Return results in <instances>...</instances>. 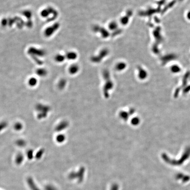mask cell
Segmentation results:
<instances>
[{"mask_svg":"<svg viewBox=\"0 0 190 190\" xmlns=\"http://www.w3.org/2000/svg\"><path fill=\"white\" fill-rule=\"evenodd\" d=\"M47 107L41 104H38L36 106V110L38 112L37 117L38 118H43L46 116V113L49 109H47Z\"/></svg>","mask_w":190,"mask_h":190,"instance_id":"obj_2","label":"cell"},{"mask_svg":"<svg viewBox=\"0 0 190 190\" xmlns=\"http://www.w3.org/2000/svg\"><path fill=\"white\" fill-rule=\"evenodd\" d=\"M26 181L31 190H41L34 182L33 178L31 177H29L27 178Z\"/></svg>","mask_w":190,"mask_h":190,"instance_id":"obj_4","label":"cell"},{"mask_svg":"<svg viewBox=\"0 0 190 190\" xmlns=\"http://www.w3.org/2000/svg\"><path fill=\"white\" fill-rule=\"evenodd\" d=\"M79 70V67L78 65L73 64L69 67V72L71 74H75L78 72Z\"/></svg>","mask_w":190,"mask_h":190,"instance_id":"obj_8","label":"cell"},{"mask_svg":"<svg viewBox=\"0 0 190 190\" xmlns=\"http://www.w3.org/2000/svg\"><path fill=\"white\" fill-rule=\"evenodd\" d=\"M126 64L125 63L123 62H119L116 65L115 68L117 71H121L123 70L126 68Z\"/></svg>","mask_w":190,"mask_h":190,"instance_id":"obj_9","label":"cell"},{"mask_svg":"<svg viewBox=\"0 0 190 190\" xmlns=\"http://www.w3.org/2000/svg\"><path fill=\"white\" fill-rule=\"evenodd\" d=\"M16 144L19 146L23 147V146H25V145H26V141L24 140L20 139V140H17V142H16Z\"/></svg>","mask_w":190,"mask_h":190,"instance_id":"obj_16","label":"cell"},{"mask_svg":"<svg viewBox=\"0 0 190 190\" xmlns=\"http://www.w3.org/2000/svg\"><path fill=\"white\" fill-rule=\"evenodd\" d=\"M59 24L56 23L52 26L50 28V29H49V31H48V34L49 35H51L53 33H54V32L56 31L57 29L59 27Z\"/></svg>","mask_w":190,"mask_h":190,"instance_id":"obj_11","label":"cell"},{"mask_svg":"<svg viewBox=\"0 0 190 190\" xmlns=\"http://www.w3.org/2000/svg\"><path fill=\"white\" fill-rule=\"evenodd\" d=\"M26 155L28 159L29 160H31L33 159L34 157V151L32 150H28L26 153Z\"/></svg>","mask_w":190,"mask_h":190,"instance_id":"obj_17","label":"cell"},{"mask_svg":"<svg viewBox=\"0 0 190 190\" xmlns=\"http://www.w3.org/2000/svg\"><path fill=\"white\" fill-rule=\"evenodd\" d=\"M117 22H111L109 24L108 27H109V29L111 30H113L115 31L116 30H117Z\"/></svg>","mask_w":190,"mask_h":190,"instance_id":"obj_12","label":"cell"},{"mask_svg":"<svg viewBox=\"0 0 190 190\" xmlns=\"http://www.w3.org/2000/svg\"><path fill=\"white\" fill-rule=\"evenodd\" d=\"M44 153V149H42L40 150L36 154V158H37V159H40L42 157Z\"/></svg>","mask_w":190,"mask_h":190,"instance_id":"obj_14","label":"cell"},{"mask_svg":"<svg viewBox=\"0 0 190 190\" xmlns=\"http://www.w3.org/2000/svg\"><path fill=\"white\" fill-rule=\"evenodd\" d=\"M23 160L24 157L23 154L20 153L17 154V156H16V160H15L16 163L17 165H20L23 161Z\"/></svg>","mask_w":190,"mask_h":190,"instance_id":"obj_10","label":"cell"},{"mask_svg":"<svg viewBox=\"0 0 190 190\" xmlns=\"http://www.w3.org/2000/svg\"><path fill=\"white\" fill-rule=\"evenodd\" d=\"M139 121V120L137 118H134L132 120V123L134 125H136L138 124Z\"/></svg>","mask_w":190,"mask_h":190,"instance_id":"obj_22","label":"cell"},{"mask_svg":"<svg viewBox=\"0 0 190 190\" xmlns=\"http://www.w3.org/2000/svg\"><path fill=\"white\" fill-rule=\"evenodd\" d=\"M8 126V123L6 121H2L0 123V131H2L3 129H4L6 128Z\"/></svg>","mask_w":190,"mask_h":190,"instance_id":"obj_19","label":"cell"},{"mask_svg":"<svg viewBox=\"0 0 190 190\" xmlns=\"http://www.w3.org/2000/svg\"><path fill=\"white\" fill-rule=\"evenodd\" d=\"M93 30L96 32H99L103 38H107L110 36V33L107 30L99 26L95 25L93 27Z\"/></svg>","mask_w":190,"mask_h":190,"instance_id":"obj_3","label":"cell"},{"mask_svg":"<svg viewBox=\"0 0 190 190\" xmlns=\"http://www.w3.org/2000/svg\"><path fill=\"white\" fill-rule=\"evenodd\" d=\"M66 58L70 60H74L78 57V54L74 51H69L65 55Z\"/></svg>","mask_w":190,"mask_h":190,"instance_id":"obj_6","label":"cell"},{"mask_svg":"<svg viewBox=\"0 0 190 190\" xmlns=\"http://www.w3.org/2000/svg\"><path fill=\"white\" fill-rule=\"evenodd\" d=\"M37 80L36 79L34 78H31V79L29 80V84L30 86H36L37 84Z\"/></svg>","mask_w":190,"mask_h":190,"instance_id":"obj_20","label":"cell"},{"mask_svg":"<svg viewBox=\"0 0 190 190\" xmlns=\"http://www.w3.org/2000/svg\"><path fill=\"white\" fill-rule=\"evenodd\" d=\"M109 54V50L107 49H104L100 51L97 55L93 56L91 57V60L95 63H98L101 61L103 58L107 56Z\"/></svg>","mask_w":190,"mask_h":190,"instance_id":"obj_1","label":"cell"},{"mask_svg":"<svg viewBox=\"0 0 190 190\" xmlns=\"http://www.w3.org/2000/svg\"><path fill=\"white\" fill-rule=\"evenodd\" d=\"M131 14H132V13L131 12L129 11L127 12V14L125 16L121 17L120 20V22L122 25H126L128 23L129 20V17L130 16Z\"/></svg>","mask_w":190,"mask_h":190,"instance_id":"obj_7","label":"cell"},{"mask_svg":"<svg viewBox=\"0 0 190 190\" xmlns=\"http://www.w3.org/2000/svg\"><path fill=\"white\" fill-rule=\"evenodd\" d=\"M111 190H118V186L117 184H114L111 187Z\"/></svg>","mask_w":190,"mask_h":190,"instance_id":"obj_23","label":"cell"},{"mask_svg":"<svg viewBox=\"0 0 190 190\" xmlns=\"http://www.w3.org/2000/svg\"><path fill=\"white\" fill-rule=\"evenodd\" d=\"M65 140V136L64 135L60 134L57 136L56 140L58 142L61 143L64 142Z\"/></svg>","mask_w":190,"mask_h":190,"instance_id":"obj_15","label":"cell"},{"mask_svg":"<svg viewBox=\"0 0 190 190\" xmlns=\"http://www.w3.org/2000/svg\"><path fill=\"white\" fill-rule=\"evenodd\" d=\"M45 190H57L54 186L51 184H48L45 187Z\"/></svg>","mask_w":190,"mask_h":190,"instance_id":"obj_21","label":"cell"},{"mask_svg":"<svg viewBox=\"0 0 190 190\" xmlns=\"http://www.w3.org/2000/svg\"><path fill=\"white\" fill-rule=\"evenodd\" d=\"M23 126L22 123L20 122H17L14 125L15 129L16 130L20 131L22 129Z\"/></svg>","mask_w":190,"mask_h":190,"instance_id":"obj_18","label":"cell"},{"mask_svg":"<svg viewBox=\"0 0 190 190\" xmlns=\"http://www.w3.org/2000/svg\"><path fill=\"white\" fill-rule=\"evenodd\" d=\"M84 169H80L79 170V171L77 172V173H71V174H70L69 175V177H70V179H74L76 175H78L77 177L76 178H78V176L79 175V178L80 179V181H82V180L83 179V177H84Z\"/></svg>","mask_w":190,"mask_h":190,"instance_id":"obj_5","label":"cell"},{"mask_svg":"<svg viewBox=\"0 0 190 190\" xmlns=\"http://www.w3.org/2000/svg\"><path fill=\"white\" fill-rule=\"evenodd\" d=\"M65 58H66L65 55H62L61 54H59V55H58L56 56L55 59L58 62H62L64 61Z\"/></svg>","mask_w":190,"mask_h":190,"instance_id":"obj_13","label":"cell"}]
</instances>
